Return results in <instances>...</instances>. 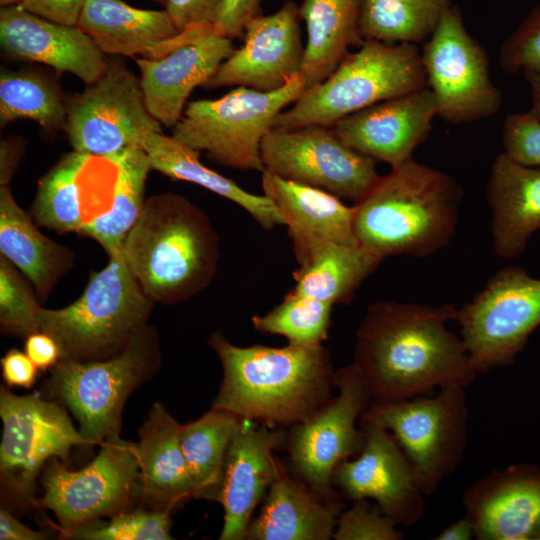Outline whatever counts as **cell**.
<instances>
[{"instance_id": "obj_48", "label": "cell", "mask_w": 540, "mask_h": 540, "mask_svg": "<svg viewBox=\"0 0 540 540\" xmlns=\"http://www.w3.org/2000/svg\"><path fill=\"white\" fill-rule=\"evenodd\" d=\"M24 351L39 370L53 368L61 359V349L49 334L38 331L25 339Z\"/></svg>"}, {"instance_id": "obj_11", "label": "cell", "mask_w": 540, "mask_h": 540, "mask_svg": "<svg viewBox=\"0 0 540 540\" xmlns=\"http://www.w3.org/2000/svg\"><path fill=\"white\" fill-rule=\"evenodd\" d=\"M100 446L97 456L80 470L72 471L53 458L43 472L44 493L33 505L54 513L61 535L140 506L142 481L134 443L116 435Z\"/></svg>"}, {"instance_id": "obj_32", "label": "cell", "mask_w": 540, "mask_h": 540, "mask_svg": "<svg viewBox=\"0 0 540 540\" xmlns=\"http://www.w3.org/2000/svg\"><path fill=\"white\" fill-rule=\"evenodd\" d=\"M115 165L111 204L105 212L88 220L79 234L97 241L111 255L122 249L124 240L144 207L145 183L152 166L141 146L133 145L109 156Z\"/></svg>"}, {"instance_id": "obj_33", "label": "cell", "mask_w": 540, "mask_h": 540, "mask_svg": "<svg viewBox=\"0 0 540 540\" xmlns=\"http://www.w3.org/2000/svg\"><path fill=\"white\" fill-rule=\"evenodd\" d=\"M383 261L361 245L330 243L293 272L296 284L292 289L332 305L348 304Z\"/></svg>"}, {"instance_id": "obj_54", "label": "cell", "mask_w": 540, "mask_h": 540, "mask_svg": "<svg viewBox=\"0 0 540 540\" xmlns=\"http://www.w3.org/2000/svg\"><path fill=\"white\" fill-rule=\"evenodd\" d=\"M154 1H157V2H159V3H161V4L164 5L166 0H154Z\"/></svg>"}, {"instance_id": "obj_51", "label": "cell", "mask_w": 540, "mask_h": 540, "mask_svg": "<svg viewBox=\"0 0 540 540\" xmlns=\"http://www.w3.org/2000/svg\"><path fill=\"white\" fill-rule=\"evenodd\" d=\"M473 538H475V529L466 515L446 526L435 537L436 540H470Z\"/></svg>"}, {"instance_id": "obj_18", "label": "cell", "mask_w": 540, "mask_h": 540, "mask_svg": "<svg viewBox=\"0 0 540 540\" xmlns=\"http://www.w3.org/2000/svg\"><path fill=\"white\" fill-rule=\"evenodd\" d=\"M299 6L286 1L276 12L257 15L244 25V43L225 59L205 88L243 86L262 92L283 87L300 74L304 45Z\"/></svg>"}, {"instance_id": "obj_21", "label": "cell", "mask_w": 540, "mask_h": 540, "mask_svg": "<svg viewBox=\"0 0 540 540\" xmlns=\"http://www.w3.org/2000/svg\"><path fill=\"white\" fill-rule=\"evenodd\" d=\"M477 540H540V468L494 470L462 494Z\"/></svg>"}, {"instance_id": "obj_1", "label": "cell", "mask_w": 540, "mask_h": 540, "mask_svg": "<svg viewBox=\"0 0 540 540\" xmlns=\"http://www.w3.org/2000/svg\"><path fill=\"white\" fill-rule=\"evenodd\" d=\"M456 317L451 304H370L357 330L353 364L371 402L407 400L448 383L469 386L477 372L461 336L446 327Z\"/></svg>"}, {"instance_id": "obj_12", "label": "cell", "mask_w": 540, "mask_h": 540, "mask_svg": "<svg viewBox=\"0 0 540 540\" xmlns=\"http://www.w3.org/2000/svg\"><path fill=\"white\" fill-rule=\"evenodd\" d=\"M456 321L477 374L510 365L540 326V279L502 268L457 309Z\"/></svg>"}, {"instance_id": "obj_22", "label": "cell", "mask_w": 540, "mask_h": 540, "mask_svg": "<svg viewBox=\"0 0 540 540\" xmlns=\"http://www.w3.org/2000/svg\"><path fill=\"white\" fill-rule=\"evenodd\" d=\"M0 44L10 58L69 72L86 85L104 71L107 59L78 26L41 18L19 4L0 10Z\"/></svg>"}, {"instance_id": "obj_34", "label": "cell", "mask_w": 540, "mask_h": 540, "mask_svg": "<svg viewBox=\"0 0 540 540\" xmlns=\"http://www.w3.org/2000/svg\"><path fill=\"white\" fill-rule=\"evenodd\" d=\"M242 418L212 408L196 421L181 425L180 441L193 485V497L219 501L229 445Z\"/></svg>"}, {"instance_id": "obj_38", "label": "cell", "mask_w": 540, "mask_h": 540, "mask_svg": "<svg viewBox=\"0 0 540 540\" xmlns=\"http://www.w3.org/2000/svg\"><path fill=\"white\" fill-rule=\"evenodd\" d=\"M332 307L291 289L271 311L254 315L252 324L261 333L285 337L290 345L322 344L328 335Z\"/></svg>"}, {"instance_id": "obj_10", "label": "cell", "mask_w": 540, "mask_h": 540, "mask_svg": "<svg viewBox=\"0 0 540 540\" xmlns=\"http://www.w3.org/2000/svg\"><path fill=\"white\" fill-rule=\"evenodd\" d=\"M1 497L11 507L33 505L36 480L53 458L65 460L85 440L65 407L39 394L16 395L0 387Z\"/></svg>"}, {"instance_id": "obj_26", "label": "cell", "mask_w": 540, "mask_h": 540, "mask_svg": "<svg viewBox=\"0 0 540 540\" xmlns=\"http://www.w3.org/2000/svg\"><path fill=\"white\" fill-rule=\"evenodd\" d=\"M181 424L159 402L150 408L134 443L142 495L140 506L172 511L193 497V485L180 441Z\"/></svg>"}, {"instance_id": "obj_29", "label": "cell", "mask_w": 540, "mask_h": 540, "mask_svg": "<svg viewBox=\"0 0 540 540\" xmlns=\"http://www.w3.org/2000/svg\"><path fill=\"white\" fill-rule=\"evenodd\" d=\"M15 201L10 186H0V255L15 265L45 300L57 282L71 269L75 254L36 227Z\"/></svg>"}, {"instance_id": "obj_7", "label": "cell", "mask_w": 540, "mask_h": 540, "mask_svg": "<svg viewBox=\"0 0 540 540\" xmlns=\"http://www.w3.org/2000/svg\"><path fill=\"white\" fill-rule=\"evenodd\" d=\"M161 354L157 329L148 324L119 354L104 360L61 359L44 385L46 397L74 415L86 447L120 435L128 397L157 373Z\"/></svg>"}, {"instance_id": "obj_46", "label": "cell", "mask_w": 540, "mask_h": 540, "mask_svg": "<svg viewBox=\"0 0 540 540\" xmlns=\"http://www.w3.org/2000/svg\"><path fill=\"white\" fill-rule=\"evenodd\" d=\"M86 0H21L25 10L46 20L77 26Z\"/></svg>"}, {"instance_id": "obj_3", "label": "cell", "mask_w": 540, "mask_h": 540, "mask_svg": "<svg viewBox=\"0 0 540 540\" xmlns=\"http://www.w3.org/2000/svg\"><path fill=\"white\" fill-rule=\"evenodd\" d=\"M462 199L453 176L411 159L353 204L356 238L383 260L432 255L453 238Z\"/></svg>"}, {"instance_id": "obj_16", "label": "cell", "mask_w": 540, "mask_h": 540, "mask_svg": "<svg viewBox=\"0 0 540 540\" xmlns=\"http://www.w3.org/2000/svg\"><path fill=\"white\" fill-rule=\"evenodd\" d=\"M265 170L354 204L380 179L376 161L345 145L331 127L272 129L261 144Z\"/></svg>"}, {"instance_id": "obj_31", "label": "cell", "mask_w": 540, "mask_h": 540, "mask_svg": "<svg viewBox=\"0 0 540 540\" xmlns=\"http://www.w3.org/2000/svg\"><path fill=\"white\" fill-rule=\"evenodd\" d=\"M152 169L170 177L197 184L243 208L266 231L285 225L273 202L265 195L250 193L233 180L209 169L200 162V152L173 136L162 132L148 133L142 143Z\"/></svg>"}, {"instance_id": "obj_47", "label": "cell", "mask_w": 540, "mask_h": 540, "mask_svg": "<svg viewBox=\"0 0 540 540\" xmlns=\"http://www.w3.org/2000/svg\"><path fill=\"white\" fill-rule=\"evenodd\" d=\"M2 376L8 386L32 387L38 375V368L28 355L16 348L10 349L0 360Z\"/></svg>"}, {"instance_id": "obj_41", "label": "cell", "mask_w": 540, "mask_h": 540, "mask_svg": "<svg viewBox=\"0 0 540 540\" xmlns=\"http://www.w3.org/2000/svg\"><path fill=\"white\" fill-rule=\"evenodd\" d=\"M398 524L385 515L377 504L359 499L341 512L333 533L335 540H400L404 534Z\"/></svg>"}, {"instance_id": "obj_44", "label": "cell", "mask_w": 540, "mask_h": 540, "mask_svg": "<svg viewBox=\"0 0 540 540\" xmlns=\"http://www.w3.org/2000/svg\"><path fill=\"white\" fill-rule=\"evenodd\" d=\"M223 0H166L165 10L175 27L184 31L193 26L213 25Z\"/></svg>"}, {"instance_id": "obj_35", "label": "cell", "mask_w": 540, "mask_h": 540, "mask_svg": "<svg viewBox=\"0 0 540 540\" xmlns=\"http://www.w3.org/2000/svg\"><path fill=\"white\" fill-rule=\"evenodd\" d=\"M91 156L71 151L39 180L31 207L38 226L58 233H80L84 218L85 167Z\"/></svg>"}, {"instance_id": "obj_50", "label": "cell", "mask_w": 540, "mask_h": 540, "mask_svg": "<svg viewBox=\"0 0 540 540\" xmlns=\"http://www.w3.org/2000/svg\"><path fill=\"white\" fill-rule=\"evenodd\" d=\"M45 532L33 530L17 520L7 508L0 509V540H44Z\"/></svg>"}, {"instance_id": "obj_20", "label": "cell", "mask_w": 540, "mask_h": 540, "mask_svg": "<svg viewBox=\"0 0 540 540\" xmlns=\"http://www.w3.org/2000/svg\"><path fill=\"white\" fill-rule=\"evenodd\" d=\"M242 418L225 459L219 501L224 509L220 540H244L256 506L285 469L274 451L286 432Z\"/></svg>"}, {"instance_id": "obj_8", "label": "cell", "mask_w": 540, "mask_h": 540, "mask_svg": "<svg viewBox=\"0 0 540 540\" xmlns=\"http://www.w3.org/2000/svg\"><path fill=\"white\" fill-rule=\"evenodd\" d=\"M305 90L296 75L269 92L238 86L218 99L189 102L172 136L221 166L263 172L261 144L277 116Z\"/></svg>"}, {"instance_id": "obj_17", "label": "cell", "mask_w": 540, "mask_h": 540, "mask_svg": "<svg viewBox=\"0 0 540 540\" xmlns=\"http://www.w3.org/2000/svg\"><path fill=\"white\" fill-rule=\"evenodd\" d=\"M359 427L364 447L355 459L337 465L333 487L352 501L373 499L398 525L416 524L424 515L426 494L415 467L393 434L367 410Z\"/></svg>"}, {"instance_id": "obj_52", "label": "cell", "mask_w": 540, "mask_h": 540, "mask_svg": "<svg viewBox=\"0 0 540 540\" xmlns=\"http://www.w3.org/2000/svg\"><path fill=\"white\" fill-rule=\"evenodd\" d=\"M523 73L531 91V107L528 112L540 119V73L529 71Z\"/></svg>"}, {"instance_id": "obj_5", "label": "cell", "mask_w": 540, "mask_h": 540, "mask_svg": "<svg viewBox=\"0 0 540 540\" xmlns=\"http://www.w3.org/2000/svg\"><path fill=\"white\" fill-rule=\"evenodd\" d=\"M108 259L103 269L91 273L78 299L66 307L39 312L40 330L56 340L61 359L111 358L149 324L155 302L131 272L122 249Z\"/></svg>"}, {"instance_id": "obj_9", "label": "cell", "mask_w": 540, "mask_h": 540, "mask_svg": "<svg viewBox=\"0 0 540 540\" xmlns=\"http://www.w3.org/2000/svg\"><path fill=\"white\" fill-rule=\"evenodd\" d=\"M433 396L371 402L367 412L395 437L415 467L426 496L434 494L462 463L468 444L465 387L440 386Z\"/></svg>"}, {"instance_id": "obj_45", "label": "cell", "mask_w": 540, "mask_h": 540, "mask_svg": "<svg viewBox=\"0 0 540 540\" xmlns=\"http://www.w3.org/2000/svg\"><path fill=\"white\" fill-rule=\"evenodd\" d=\"M263 0H223L213 32L230 39L243 35L246 22L260 15Z\"/></svg>"}, {"instance_id": "obj_14", "label": "cell", "mask_w": 540, "mask_h": 540, "mask_svg": "<svg viewBox=\"0 0 540 540\" xmlns=\"http://www.w3.org/2000/svg\"><path fill=\"white\" fill-rule=\"evenodd\" d=\"M427 87L437 103V116L465 124L496 114L500 90L490 77L488 56L467 31L459 9L451 5L421 52Z\"/></svg>"}, {"instance_id": "obj_4", "label": "cell", "mask_w": 540, "mask_h": 540, "mask_svg": "<svg viewBox=\"0 0 540 540\" xmlns=\"http://www.w3.org/2000/svg\"><path fill=\"white\" fill-rule=\"evenodd\" d=\"M122 251L145 293L165 305L186 301L206 289L220 259L219 237L207 214L174 192L145 200Z\"/></svg>"}, {"instance_id": "obj_28", "label": "cell", "mask_w": 540, "mask_h": 540, "mask_svg": "<svg viewBox=\"0 0 540 540\" xmlns=\"http://www.w3.org/2000/svg\"><path fill=\"white\" fill-rule=\"evenodd\" d=\"M77 26L106 54L159 58L162 44L178 36L166 10H146L122 0H86Z\"/></svg>"}, {"instance_id": "obj_15", "label": "cell", "mask_w": 540, "mask_h": 540, "mask_svg": "<svg viewBox=\"0 0 540 540\" xmlns=\"http://www.w3.org/2000/svg\"><path fill=\"white\" fill-rule=\"evenodd\" d=\"M66 132L73 150L108 158L138 145L161 124L146 107L140 79L123 63L107 60L102 74L66 101Z\"/></svg>"}, {"instance_id": "obj_30", "label": "cell", "mask_w": 540, "mask_h": 540, "mask_svg": "<svg viewBox=\"0 0 540 540\" xmlns=\"http://www.w3.org/2000/svg\"><path fill=\"white\" fill-rule=\"evenodd\" d=\"M360 4L361 0H303L299 6L307 31L300 70L305 89L323 82L350 47L363 43Z\"/></svg>"}, {"instance_id": "obj_19", "label": "cell", "mask_w": 540, "mask_h": 540, "mask_svg": "<svg viewBox=\"0 0 540 540\" xmlns=\"http://www.w3.org/2000/svg\"><path fill=\"white\" fill-rule=\"evenodd\" d=\"M436 99L428 87L350 114L331 128L348 147L396 168L428 137Z\"/></svg>"}, {"instance_id": "obj_13", "label": "cell", "mask_w": 540, "mask_h": 540, "mask_svg": "<svg viewBox=\"0 0 540 540\" xmlns=\"http://www.w3.org/2000/svg\"><path fill=\"white\" fill-rule=\"evenodd\" d=\"M335 384L337 395L304 421L289 427L285 441L297 480L332 502L339 501L332 485L333 471L362 451L365 435L356 424L372 400L353 363L336 371Z\"/></svg>"}, {"instance_id": "obj_39", "label": "cell", "mask_w": 540, "mask_h": 540, "mask_svg": "<svg viewBox=\"0 0 540 540\" xmlns=\"http://www.w3.org/2000/svg\"><path fill=\"white\" fill-rule=\"evenodd\" d=\"M171 511L137 506L109 517L94 519L63 534L84 540H171Z\"/></svg>"}, {"instance_id": "obj_24", "label": "cell", "mask_w": 540, "mask_h": 540, "mask_svg": "<svg viewBox=\"0 0 540 540\" xmlns=\"http://www.w3.org/2000/svg\"><path fill=\"white\" fill-rule=\"evenodd\" d=\"M235 50L232 39L214 32L183 44L159 58H138L140 84L151 115L165 127L182 118L186 101Z\"/></svg>"}, {"instance_id": "obj_37", "label": "cell", "mask_w": 540, "mask_h": 540, "mask_svg": "<svg viewBox=\"0 0 540 540\" xmlns=\"http://www.w3.org/2000/svg\"><path fill=\"white\" fill-rule=\"evenodd\" d=\"M66 101L50 77L34 70L1 69L0 124L19 119L55 132L66 128Z\"/></svg>"}, {"instance_id": "obj_2", "label": "cell", "mask_w": 540, "mask_h": 540, "mask_svg": "<svg viewBox=\"0 0 540 540\" xmlns=\"http://www.w3.org/2000/svg\"><path fill=\"white\" fill-rule=\"evenodd\" d=\"M208 344L223 367L212 408L270 427L304 421L336 388L330 354L322 344L239 347L220 332Z\"/></svg>"}, {"instance_id": "obj_6", "label": "cell", "mask_w": 540, "mask_h": 540, "mask_svg": "<svg viewBox=\"0 0 540 540\" xmlns=\"http://www.w3.org/2000/svg\"><path fill=\"white\" fill-rule=\"evenodd\" d=\"M425 87L417 45L364 40L328 78L305 89L291 108L282 111L273 129L332 127L350 114Z\"/></svg>"}, {"instance_id": "obj_40", "label": "cell", "mask_w": 540, "mask_h": 540, "mask_svg": "<svg viewBox=\"0 0 540 540\" xmlns=\"http://www.w3.org/2000/svg\"><path fill=\"white\" fill-rule=\"evenodd\" d=\"M25 275L0 255V329L3 335L26 339L41 331L42 309Z\"/></svg>"}, {"instance_id": "obj_49", "label": "cell", "mask_w": 540, "mask_h": 540, "mask_svg": "<svg viewBox=\"0 0 540 540\" xmlns=\"http://www.w3.org/2000/svg\"><path fill=\"white\" fill-rule=\"evenodd\" d=\"M24 146L19 138H8L0 145V186H10L12 177L23 155Z\"/></svg>"}, {"instance_id": "obj_42", "label": "cell", "mask_w": 540, "mask_h": 540, "mask_svg": "<svg viewBox=\"0 0 540 540\" xmlns=\"http://www.w3.org/2000/svg\"><path fill=\"white\" fill-rule=\"evenodd\" d=\"M499 60L509 73H540V1L502 43Z\"/></svg>"}, {"instance_id": "obj_25", "label": "cell", "mask_w": 540, "mask_h": 540, "mask_svg": "<svg viewBox=\"0 0 540 540\" xmlns=\"http://www.w3.org/2000/svg\"><path fill=\"white\" fill-rule=\"evenodd\" d=\"M492 212L493 248L503 258H515L540 229V168L515 162L504 152L492 164L486 187Z\"/></svg>"}, {"instance_id": "obj_36", "label": "cell", "mask_w": 540, "mask_h": 540, "mask_svg": "<svg viewBox=\"0 0 540 540\" xmlns=\"http://www.w3.org/2000/svg\"><path fill=\"white\" fill-rule=\"evenodd\" d=\"M451 5L450 0H361L360 32L364 40L424 44Z\"/></svg>"}, {"instance_id": "obj_27", "label": "cell", "mask_w": 540, "mask_h": 540, "mask_svg": "<svg viewBox=\"0 0 540 540\" xmlns=\"http://www.w3.org/2000/svg\"><path fill=\"white\" fill-rule=\"evenodd\" d=\"M340 501H326L284 469L269 487L246 540H328L341 513Z\"/></svg>"}, {"instance_id": "obj_23", "label": "cell", "mask_w": 540, "mask_h": 540, "mask_svg": "<svg viewBox=\"0 0 540 540\" xmlns=\"http://www.w3.org/2000/svg\"><path fill=\"white\" fill-rule=\"evenodd\" d=\"M263 195L280 212L299 266L307 264L324 245H359L354 231V208L325 190L261 173Z\"/></svg>"}, {"instance_id": "obj_43", "label": "cell", "mask_w": 540, "mask_h": 540, "mask_svg": "<svg viewBox=\"0 0 540 540\" xmlns=\"http://www.w3.org/2000/svg\"><path fill=\"white\" fill-rule=\"evenodd\" d=\"M502 143L503 152L515 162L540 168V119L528 111L506 116Z\"/></svg>"}, {"instance_id": "obj_53", "label": "cell", "mask_w": 540, "mask_h": 540, "mask_svg": "<svg viewBox=\"0 0 540 540\" xmlns=\"http://www.w3.org/2000/svg\"><path fill=\"white\" fill-rule=\"evenodd\" d=\"M21 0H0L1 7L19 4Z\"/></svg>"}]
</instances>
